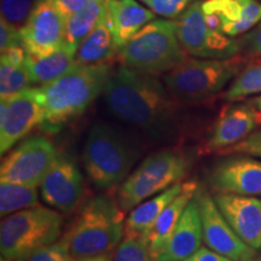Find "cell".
I'll list each match as a JSON object with an SVG mask.
<instances>
[{
	"instance_id": "6da1fadb",
	"label": "cell",
	"mask_w": 261,
	"mask_h": 261,
	"mask_svg": "<svg viewBox=\"0 0 261 261\" xmlns=\"http://www.w3.org/2000/svg\"><path fill=\"white\" fill-rule=\"evenodd\" d=\"M110 114L158 144H174L185 130L184 103L169 93L158 75L119 65L103 92Z\"/></svg>"
},
{
	"instance_id": "7a4b0ae2",
	"label": "cell",
	"mask_w": 261,
	"mask_h": 261,
	"mask_svg": "<svg viewBox=\"0 0 261 261\" xmlns=\"http://www.w3.org/2000/svg\"><path fill=\"white\" fill-rule=\"evenodd\" d=\"M113 68L108 62L75 64L58 79L39 87L45 120L40 127L54 133L81 115L103 94Z\"/></svg>"
},
{
	"instance_id": "3957f363",
	"label": "cell",
	"mask_w": 261,
	"mask_h": 261,
	"mask_svg": "<svg viewBox=\"0 0 261 261\" xmlns=\"http://www.w3.org/2000/svg\"><path fill=\"white\" fill-rule=\"evenodd\" d=\"M117 200L97 196L85 203L61 241L76 260L109 255L126 233V218Z\"/></svg>"
},
{
	"instance_id": "277c9868",
	"label": "cell",
	"mask_w": 261,
	"mask_h": 261,
	"mask_svg": "<svg viewBox=\"0 0 261 261\" xmlns=\"http://www.w3.org/2000/svg\"><path fill=\"white\" fill-rule=\"evenodd\" d=\"M137 150L113 126L97 122L90 127L84 144V168L93 185L107 190L121 184L128 177Z\"/></svg>"
},
{
	"instance_id": "5b68a950",
	"label": "cell",
	"mask_w": 261,
	"mask_h": 261,
	"mask_svg": "<svg viewBox=\"0 0 261 261\" xmlns=\"http://www.w3.org/2000/svg\"><path fill=\"white\" fill-rule=\"evenodd\" d=\"M121 64L142 73L166 74L188 58L174 19H152L119 50Z\"/></svg>"
},
{
	"instance_id": "8992f818",
	"label": "cell",
	"mask_w": 261,
	"mask_h": 261,
	"mask_svg": "<svg viewBox=\"0 0 261 261\" xmlns=\"http://www.w3.org/2000/svg\"><path fill=\"white\" fill-rule=\"evenodd\" d=\"M242 57L226 60L187 58L163 75V83L175 99L184 104L200 103L221 92L244 68Z\"/></svg>"
},
{
	"instance_id": "52a82bcc",
	"label": "cell",
	"mask_w": 261,
	"mask_h": 261,
	"mask_svg": "<svg viewBox=\"0 0 261 261\" xmlns=\"http://www.w3.org/2000/svg\"><path fill=\"white\" fill-rule=\"evenodd\" d=\"M63 219L51 208H28L3 218L0 252L8 261H24L35 250L57 242Z\"/></svg>"
},
{
	"instance_id": "ba28073f",
	"label": "cell",
	"mask_w": 261,
	"mask_h": 261,
	"mask_svg": "<svg viewBox=\"0 0 261 261\" xmlns=\"http://www.w3.org/2000/svg\"><path fill=\"white\" fill-rule=\"evenodd\" d=\"M191 160L177 149H162L148 156L120 185L117 202L130 211L152 196L180 181L190 168Z\"/></svg>"
},
{
	"instance_id": "9c48e42d",
	"label": "cell",
	"mask_w": 261,
	"mask_h": 261,
	"mask_svg": "<svg viewBox=\"0 0 261 261\" xmlns=\"http://www.w3.org/2000/svg\"><path fill=\"white\" fill-rule=\"evenodd\" d=\"M174 22L182 48L192 57L226 60L240 54L238 40L207 24L201 0L190 3Z\"/></svg>"
},
{
	"instance_id": "30bf717a",
	"label": "cell",
	"mask_w": 261,
	"mask_h": 261,
	"mask_svg": "<svg viewBox=\"0 0 261 261\" xmlns=\"http://www.w3.org/2000/svg\"><path fill=\"white\" fill-rule=\"evenodd\" d=\"M60 152L50 139L31 137L9 152L2 162L0 180L40 187Z\"/></svg>"
},
{
	"instance_id": "8fae6325",
	"label": "cell",
	"mask_w": 261,
	"mask_h": 261,
	"mask_svg": "<svg viewBox=\"0 0 261 261\" xmlns=\"http://www.w3.org/2000/svg\"><path fill=\"white\" fill-rule=\"evenodd\" d=\"M45 120L39 87L2 99L0 102V152L4 155Z\"/></svg>"
},
{
	"instance_id": "7c38bea8",
	"label": "cell",
	"mask_w": 261,
	"mask_h": 261,
	"mask_svg": "<svg viewBox=\"0 0 261 261\" xmlns=\"http://www.w3.org/2000/svg\"><path fill=\"white\" fill-rule=\"evenodd\" d=\"M194 198L200 212L205 247L232 261H243L255 256L256 250L238 237L218 208L213 196L198 187Z\"/></svg>"
},
{
	"instance_id": "4fadbf2b",
	"label": "cell",
	"mask_w": 261,
	"mask_h": 261,
	"mask_svg": "<svg viewBox=\"0 0 261 261\" xmlns=\"http://www.w3.org/2000/svg\"><path fill=\"white\" fill-rule=\"evenodd\" d=\"M67 19L51 0H38L21 27L22 45L29 55L45 56L65 41Z\"/></svg>"
},
{
	"instance_id": "5bb4252c",
	"label": "cell",
	"mask_w": 261,
	"mask_h": 261,
	"mask_svg": "<svg viewBox=\"0 0 261 261\" xmlns=\"http://www.w3.org/2000/svg\"><path fill=\"white\" fill-rule=\"evenodd\" d=\"M42 201L60 213H69L84 194V177L69 156L58 154L40 185Z\"/></svg>"
},
{
	"instance_id": "9a60e30c",
	"label": "cell",
	"mask_w": 261,
	"mask_h": 261,
	"mask_svg": "<svg viewBox=\"0 0 261 261\" xmlns=\"http://www.w3.org/2000/svg\"><path fill=\"white\" fill-rule=\"evenodd\" d=\"M202 10L212 29L231 38L246 34L261 22L259 0H203Z\"/></svg>"
},
{
	"instance_id": "2e32d148",
	"label": "cell",
	"mask_w": 261,
	"mask_h": 261,
	"mask_svg": "<svg viewBox=\"0 0 261 261\" xmlns=\"http://www.w3.org/2000/svg\"><path fill=\"white\" fill-rule=\"evenodd\" d=\"M208 181L220 194L261 195V161L248 155L226 159L215 165Z\"/></svg>"
},
{
	"instance_id": "e0dca14e",
	"label": "cell",
	"mask_w": 261,
	"mask_h": 261,
	"mask_svg": "<svg viewBox=\"0 0 261 261\" xmlns=\"http://www.w3.org/2000/svg\"><path fill=\"white\" fill-rule=\"evenodd\" d=\"M213 197L238 237L253 249H261V200L254 196L220 192H215Z\"/></svg>"
},
{
	"instance_id": "ac0fdd59",
	"label": "cell",
	"mask_w": 261,
	"mask_h": 261,
	"mask_svg": "<svg viewBox=\"0 0 261 261\" xmlns=\"http://www.w3.org/2000/svg\"><path fill=\"white\" fill-rule=\"evenodd\" d=\"M256 127L255 114L248 102L225 107L202 149L204 152H219L247 138Z\"/></svg>"
},
{
	"instance_id": "d6986e66",
	"label": "cell",
	"mask_w": 261,
	"mask_h": 261,
	"mask_svg": "<svg viewBox=\"0 0 261 261\" xmlns=\"http://www.w3.org/2000/svg\"><path fill=\"white\" fill-rule=\"evenodd\" d=\"M202 241V224L195 198H192L167 240L152 253L155 261H184L191 256Z\"/></svg>"
},
{
	"instance_id": "ffe728a7",
	"label": "cell",
	"mask_w": 261,
	"mask_h": 261,
	"mask_svg": "<svg viewBox=\"0 0 261 261\" xmlns=\"http://www.w3.org/2000/svg\"><path fill=\"white\" fill-rule=\"evenodd\" d=\"M107 10L117 50L156 18L155 12L142 6L137 0H107Z\"/></svg>"
},
{
	"instance_id": "44dd1931",
	"label": "cell",
	"mask_w": 261,
	"mask_h": 261,
	"mask_svg": "<svg viewBox=\"0 0 261 261\" xmlns=\"http://www.w3.org/2000/svg\"><path fill=\"white\" fill-rule=\"evenodd\" d=\"M76 50L64 41V44L45 56L27 54L24 61L32 85L42 86L58 79L75 64Z\"/></svg>"
},
{
	"instance_id": "7402d4cb",
	"label": "cell",
	"mask_w": 261,
	"mask_h": 261,
	"mask_svg": "<svg viewBox=\"0 0 261 261\" xmlns=\"http://www.w3.org/2000/svg\"><path fill=\"white\" fill-rule=\"evenodd\" d=\"M198 189V184L194 180L182 182L181 191L175 196V198L169 203L162 213L159 215L155 223L151 225L148 232L145 233L146 241H148L150 250L154 253L161 244L167 240L169 234L178 224L179 219L184 213L185 208L190 203L192 198L195 197L196 191Z\"/></svg>"
},
{
	"instance_id": "603a6c76",
	"label": "cell",
	"mask_w": 261,
	"mask_h": 261,
	"mask_svg": "<svg viewBox=\"0 0 261 261\" xmlns=\"http://www.w3.org/2000/svg\"><path fill=\"white\" fill-rule=\"evenodd\" d=\"M116 54H119V50L110 31L106 4L97 25L77 47L75 62L80 64L104 63L112 60Z\"/></svg>"
},
{
	"instance_id": "cb8c5ba5",
	"label": "cell",
	"mask_w": 261,
	"mask_h": 261,
	"mask_svg": "<svg viewBox=\"0 0 261 261\" xmlns=\"http://www.w3.org/2000/svg\"><path fill=\"white\" fill-rule=\"evenodd\" d=\"M182 182L178 181L174 185L166 189L165 191L152 196L142 203L136 205L130 210L128 217L126 218V231H133L145 234L151 225L155 223L159 215L162 213L171 202L174 200L175 196L181 191Z\"/></svg>"
},
{
	"instance_id": "d4e9b609",
	"label": "cell",
	"mask_w": 261,
	"mask_h": 261,
	"mask_svg": "<svg viewBox=\"0 0 261 261\" xmlns=\"http://www.w3.org/2000/svg\"><path fill=\"white\" fill-rule=\"evenodd\" d=\"M106 4L107 0H91L83 10L71 15L67 19L65 42L77 50L84 39L97 25Z\"/></svg>"
},
{
	"instance_id": "484cf974",
	"label": "cell",
	"mask_w": 261,
	"mask_h": 261,
	"mask_svg": "<svg viewBox=\"0 0 261 261\" xmlns=\"http://www.w3.org/2000/svg\"><path fill=\"white\" fill-rule=\"evenodd\" d=\"M39 205L38 188L0 180V215L2 218L16 212Z\"/></svg>"
},
{
	"instance_id": "4316f807",
	"label": "cell",
	"mask_w": 261,
	"mask_h": 261,
	"mask_svg": "<svg viewBox=\"0 0 261 261\" xmlns=\"http://www.w3.org/2000/svg\"><path fill=\"white\" fill-rule=\"evenodd\" d=\"M32 87L31 79L25 65L16 64L5 55L0 60V99H5L14 94Z\"/></svg>"
},
{
	"instance_id": "83f0119b",
	"label": "cell",
	"mask_w": 261,
	"mask_h": 261,
	"mask_svg": "<svg viewBox=\"0 0 261 261\" xmlns=\"http://www.w3.org/2000/svg\"><path fill=\"white\" fill-rule=\"evenodd\" d=\"M259 93H261V63H255L241 70L224 93V98L230 102H237Z\"/></svg>"
},
{
	"instance_id": "f1b7e54d",
	"label": "cell",
	"mask_w": 261,
	"mask_h": 261,
	"mask_svg": "<svg viewBox=\"0 0 261 261\" xmlns=\"http://www.w3.org/2000/svg\"><path fill=\"white\" fill-rule=\"evenodd\" d=\"M113 261H155L145 234L126 231L114 252Z\"/></svg>"
},
{
	"instance_id": "f546056e",
	"label": "cell",
	"mask_w": 261,
	"mask_h": 261,
	"mask_svg": "<svg viewBox=\"0 0 261 261\" xmlns=\"http://www.w3.org/2000/svg\"><path fill=\"white\" fill-rule=\"evenodd\" d=\"M2 17L21 28L31 14L32 0H2Z\"/></svg>"
},
{
	"instance_id": "4dcf8cb0",
	"label": "cell",
	"mask_w": 261,
	"mask_h": 261,
	"mask_svg": "<svg viewBox=\"0 0 261 261\" xmlns=\"http://www.w3.org/2000/svg\"><path fill=\"white\" fill-rule=\"evenodd\" d=\"M220 155H248L261 159V127L250 133L247 138L230 148L218 152Z\"/></svg>"
},
{
	"instance_id": "1f68e13d",
	"label": "cell",
	"mask_w": 261,
	"mask_h": 261,
	"mask_svg": "<svg viewBox=\"0 0 261 261\" xmlns=\"http://www.w3.org/2000/svg\"><path fill=\"white\" fill-rule=\"evenodd\" d=\"M24 261H77L70 255L61 240L35 250Z\"/></svg>"
},
{
	"instance_id": "d6a6232c",
	"label": "cell",
	"mask_w": 261,
	"mask_h": 261,
	"mask_svg": "<svg viewBox=\"0 0 261 261\" xmlns=\"http://www.w3.org/2000/svg\"><path fill=\"white\" fill-rule=\"evenodd\" d=\"M152 12L165 18H175L188 8L191 0H140Z\"/></svg>"
},
{
	"instance_id": "836d02e7",
	"label": "cell",
	"mask_w": 261,
	"mask_h": 261,
	"mask_svg": "<svg viewBox=\"0 0 261 261\" xmlns=\"http://www.w3.org/2000/svg\"><path fill=\"white\" fill-rule=\"evenodd\" d=\"M16 46H23L21 28L2 17L0 19V51L5 52L9 48Z\"/></svg>"
},
{
	"instance_id": "e575fe53",
	"label": "cell",
	"mask_w": 261,
	"mask_h": 261,
	"mask_svg": "<svg viewBox=\"0 0 261 261\" xmlns=\"http://www.w3.org/2000/svg\"><path fill=\"white\" fill-rule=\"evenodd\" d=\"M238 42H240V52H244L247 56L261 58V22L246 33Z\"/></svg>"
},
{
	"instance_id": "d590c367",
	"label": "cell",
	"mask_w": 261,
	"mask_h": 261,
	"mask_svg": "<svg viewBox=\"0 0 261 261\" xmlns=\"http://www.w3.org/2000/svg\"><path fill=\"white\" fill-rule=\"evenodd\" d=\"M60 12L68 19L71 15L76 14L80 10H83L91 0H51Z\"/></svg>"
},
{
	"instance_id": "8d00e7d4",
	"label": "cell",
	"mask_w": 261,
	"mask_h": 261,
	"mask_svg": "<svg viewBox=\"0 0 261 261\" xmlns=\"http://www.w3.org/2000/svg\"><path fill=\"white\" fill-rule=\"evenodd\" d=\"M184 261H232L221 254L214 252L208 247H200L196 252Z\"/></svg>"
},
{
	"instance_id": "74e56055",
	"label": "cell",
	"mask_w": 261,
	"mask_h": 261,
	"mask_svg": "<svg viewBox=\"0 0 261 261\" xmlns=\"http://www.w3.org/2000/svg\"><path fill=\"white\" fill-rule=\"evenodd\" d=\"M248 103H249L254 114H255L257 126H261V96L254 98V99H250Z\"/></svg>"
},
{
	"instance_id": "f35d334b",
	"label": "cell",
	"mask_w": 261,
	"mask_h": 261,
	"mask_svg": "<svg viewBox=\"0 0 261 261\" xmlns=\"http://www.w3.org/2000/svg\"><path fill=\"white\" fill-rule=\"evenodd\" d=\"M77 261H112L109 255H102V256H94V257H86V259H81Z\"/></svg>"
},
{
	"instance_id": "ab89813d",
	"label": "cell",
	"mask_w": 261,
	"mask_h": 261,
	"mask_svg": "<svg viewBox=\"0 0 261 261\" xmlns=\"http://www.w3.org/2000/svg\"><path fill=\"white\" fill-rule=\"evenodd\" d=\"M243 261H261V260H256V259H253V257H252V259H247V260H243Z\"/></svg>"
},
{
	"instance_id": "60d3db41",
	"label": "cell",
	"mask_w": 261,
	"mask_h": 261,
	"mask_svg": "<svg viewBox=\"0 0 261 261\" xmlns=\"http://www.w3.org/2000/svg\"><path fill=\"white\" fill-rule=\"evenodd\" d=\"M259 2H261V0H259Z\"/></svg>"
}]
</instances>
